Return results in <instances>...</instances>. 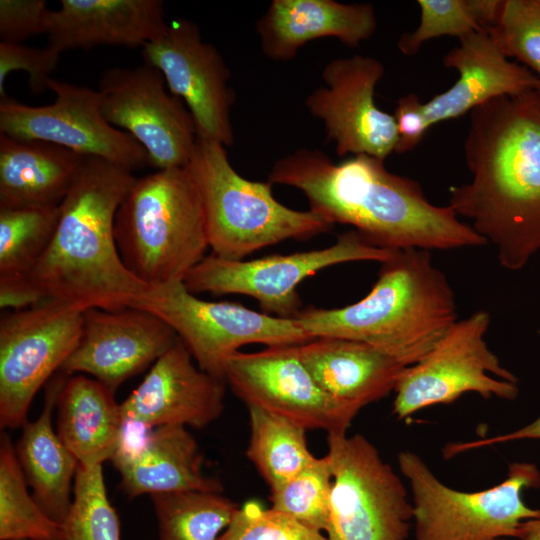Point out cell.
Listing matches in <instances>:
<instances>
[{
    "mask_svg": "<svg viewBox=\"0 0 540 540\" xmlns=\"http://www.w3.org/2000/svg\"><path fill=\"white\" fill-rule=\"evenodd\" d=\"M332 481V468L328 456L315 457L295 477L270 491L271 508L311 529L325 532Z\"/></svg>",
    "mask_w": 540,
    "mask_h": 540,
    "instance_id": "obj_33",
    "label": "cell"
},
{
    "mask_svg": "<svg viewBox=\"0 0 540 540\" xmlns=\"http://www.w3.org/2000/svg\"><path fill=\"white\" fill-rule=\"evenodd\" d=\"M144 64L158 69L170 92L179 97L196 124L197 138L225 147L233 144L230 70L217 48L201 37L196 23L179 18L142 47Z\"/></svg>",
    "mask_w": 540,
    "mask_h": 540,
    "instance_id": "obj_16",
    "label": "cell"
},
{
    "mask_svg": "<svg viewBox=\"0 0 540 540\" xmlns=\"http://www.w3.org/2000/svg\"><path fill=\"white\" fill-rule=\"evenodd\" d=\"M224 380L247 407L327 435L347 433L361 410L325 392L299 359L295 345L239 351L227 362Z\"/></svg>",
    "mask_w": 540,
    "mask_h": 540,
    "instance_id": "obj_15",
    "label": "cell"
},
{
    "mask_svg": "<svg viewBox=\"0 0 540 540\" xmlns=\"http://www.w3.org/2000/svg\"><path fill=\"white\" fill-rule=\"evenodd\" d=\"M517 540H540V518L522 522Z\"/></svg>",
    "mask_w": 540,
    "mask_h": 540,
    "instance_id": "obj_42",
    "label": "cell"
},
{
    "mask_svg": "<svg viewBox=\"0 0 540 540\" xmlns=\"http://www.w3.org/2000/svg\"><path fill=\"white\" fill-rule=\"evenodd\" d=\"M81 309L47 301L0 318V426L22 427L35 394L74 351Z\"/></svg>",
    "mask_w": 540,
    "mask_h": 540,
    "instance_id": "obj_12",
    "label": "cell"
},
{
    "mask_svg": "<svg viewBox=\"0 0 540 540\" xmlns=\"http://www.w3.org/2000/svg\"><path fill=\"white\" fill-rule=\"evenodd\" d=\"M384 65L362 55L337 58L322 71L326 86L305 100L308 111L320 119L327 140L338 156L368 155L385 160L395 151L398 132L394 115L376 106L374 92L384 76Z\"/></svg>",
    "mask_w": 540,
    "mask_h": 540,
    "instance_id": "obj_17",
    "label": "cell"
},
{
    "mask_svg": "<svg viewBox=\"0 0 540 540\" xmlns=\"http://www.w3.org/2000/svg\"><path fill=\"white\" fill-rule=\"evenodd\" d=\"M135 308L164 320L197 366L223 381L227 362L245 345L294 346L313 339L296 318L277 317L227 301L203 300L189 292L184 282L156 288Z\"/></svg>",
    "mask_w": 540,
    "mask_h": 540,
    "instance_id": "obj_9",
    "label": "cell"
},
{
    "mask_svg": "<svg viewBox=\"0 0 540 540\" xmlns=\"http://www.w3.org/2000/svg\"><path fill=\"white\" fill-rule=\"evenodd\" d=\"M250 438L246 455L273 491L291 480L316 456L304 427L260 408L248 407Z\"/></svg>",
    "mask_w": 540,
    "mask_h": 540,
    "instance_id": "obj_28",
    "label": "cell"
},
{
    "mask_svg": "<svg viewBox=\"0 0 540 540\" xmlns=\"http://www.w3.org/2000/svg\"><path fill=\"white\" fill-rule=\"evenodd\" d=\"M218 540H327L292 517L256 501L238 508L231 523Z\"/></svg>",
    "mask_w": 540,
    "mask_h": 540,
    "instance_id": "obj_36",
    "label": "cell"
},
{
    "mask_svg": "<svg viewBox=\"0 0 540 540\" xmlns=\"http://www.w3.org/2000/svg\"><path fill=\"white\" fill-rule=\"evenodd\" d=\"M132 171L85 156L45 254L28 276L46 301L81 309L135 307L156 288L138 280L117 249V210L134 184Z\"/></svg>",
    "mask_w": 540,
    "mask_h": 540,
    "instance_id": "obj_3",
    "label": "cell"
},
{
    "mask_svg": "<svg viewBox=\"0 0 540 540\" xmlns=\"http://www.w3.org/2000/svg\"><path fill=\"white\" fill-rule=\"evenodd\" d=\"M376 28L373 5L335 0H273L256 24L262 53L275 61H289L304 44L324 37L357 47Z\"/></svg>",
    "mask_w": 540,
    "mask_h": 540,
    "instance_id": "obj_22",
    "label": "cell"
},
{
    "mask_svg": "<svg viewBox=\"0 0 540 540\" xmlns=\"http://www.w3.org/2000/svg\"><path fill=\"white\" fill-rule=\"evenodd\" d=\"M151 499L159 540H218L239 508L218 492L161 493Z\"/></svg>",
    "mask_w": 540,
    "mask_h": 540,
    "instance_id": "obj_29",
    "label": "cell"
},
{
    "mask_svg": "<svg viewBox=\"0 0 540 540\" xmlns=\"http://www.w3.org/2000/svg\"><path fill=\"white\" fill-rule=\"evenodd\" d=\"M397 251L371 245L356 230L341 234L329 247L276 254L253 260H227L206 255L186 276L193 293L240 294L254 298L264 313L295 318L301 309L297 287L306 278L337 264L385 262Z\"/></svg>",
    "mask_w": 540,
    "mask_h": 540,
    "instance_id": "obj_11",
    "label": "cell"
},
{
    "mask_svg": "<svg viewBox=\"0 0 540 540\" xmlns=\"http://www.w3.org/2000/svg\"><path fill=\"white\" fill-rule=\"evenodd\" d=\"M162 73L147 64L106 69L99 81L100 110L147 151L157 170L185 167L196 147V124Z\"/></svg>",
    "mask_w": 540,
    "mask_h": 540,
    "instance_id": "obj_14",
    "label": "cell"
},
{
    "mask_svg": "<svg viewBox=\"0 0 540 540\" xmlns=\"http://www.w3.org/2000/svg\"><path fill=\"white\" fill-rule=\"evenodd\" d=\"M50 10L48 45L62 53L98 45L143 47L167 28L161 0H61Z\"/></svg>",
    "mask_w": 540,
    "mask_h": 540,
    "instance_id": "obj_21",
    "label": "cell"
},
{
    "mask_svg": "<svg viewBox=\"0 0 540 540\" xmlns=\"http://www.w3.org/2000/svg\"><path fill=\"white\" fill-rule=\"evenodd\" d=\"M377 281L341 308L302 309L295 317L311 338L368 344L409 367L458 320L455 293L429 251H397L381 263Z\"/></svg>",
    "mask_w": 540,
    "mask_h": 540,
    "instance_id": "obj_4",
    "label": "cell"
},
{
    "mask_svg": "<svg viewBox=\"0 0 540 540\" xmlns=\"http://www.w3.org/2000/svg\"><path fill=\"white\" fill-rule=\"evenodd\" d=\"M52 104L30 106L8 96L0 99V133L40 140L83 156H96L134 171L151 166L144 147L130 134L109 124L100 110L98 90L50 78Z\"/></svg>",
    "mask_w": 540,
    "mask_h": 540,
    "instance_id": "obj_13",
    "label": "cell"
},
{
    "mask_svg": "<svg viewBox=\"0 0 540 540\" xmlns=\"http://www.w3.org/2000/svg\"><path fill=\"white\" fill-rule=\"evenodd\" d=\"M7 434L0 441V540H64L63 527L33 495Z\"/></svg>",
    "mask_w": 540,
    "mask_h": 540,
    "instance_id": "obj_30",
    "label": "cell"
},
{
    "mask_svg": "<svg viewBox=\"0 0 540 540\" xmlns=\"http://www.w3.org/2000/svg\"><path fill=\"white\" fill-rule=\"evenodd\" d=\"M497 540H509V539H506V538H502V539H497Z\"/></svg>",
    "mask_w": 540,
    "mask_h": 540,
    "instance_id": "obj_43",
    "label": "cell"
},
{
    "mask_svg": "<svg viewBox=\"0 0 540 540\" xmlns=\"http://www.w3.org/2000/svg\"><path fill=\"white\" fill-rule=\"evenodd\" d=\"M56 407V432L80 465L96 466L111 460L124 421L113 391L86 375H68Z\"/></svg>",
    "mask_w": 540,
    "mask_h": 540,
    "instance_id": "obj_26",
    "label": "cell"
},
{
    "mask_svg": "<svg viewBox=\"0 0 540 540\" xmlns=\"http://www.w3.org/2000/svg\"><path fill=\"white\" fill-rule=\"evenodd\" d=\"M464 154L472 180L450 189L449 206L494 245L502 267L520 270L540 251V93L472 110Z\"/></svg>",
    "mask_w": 540,
    "mask_h": 540,
    "instance_id": "obj_2",
    "label": "cell"
},
{
    "mask_svg": "<svg viewBox=\"0 0 540 540\" xmlns=\"http://www.w3.org/2000/svg\"><path fill=\"white\" fill-rule=\"evenodd\" d=\"M47 302L28 275L0 277L1 309L18 311Z\"/></svg>",
    "mask_w": 540,
    "mask_h": 540,
    "instance_id": "obj_40",
    "label": "cell"
},
{
    "mask_svg": "<svg viewBox=\"0 0 540 540\" xmlns=\"http://www.w3.org/2000/svg\"><path fill=\"white\" fill-rule=\"evenodd\" d=\"M60 205L0 208V277L28 275L47 251Z\"/></svg>",
    "mask_w": 540,
    "mask_h": 540,
    "instance_id": "obj_31",
    "label": "cell"
},
{
    "mask_svg": "<svg viewBox=\"0 0 540 540\" xmlns=\"http://www.w3.org/2000/svg\"><path fill=\"white\" fill-rule=\"evenodd\" d=\"M193 360L178 339L120 403L123 418L152 428H203L218 419L224 410L226 383L201 370Z\"/></svg>",
    "mask_w": 540,
    "mask_h": 540,
    "instance_id": "obj_19",
    "label": "cell"
},
{
    "mask_svg": "<svg viewBox=\"0 0 540 540\" xmlns=\"http://www.w3.org/2000/svg\"><path fill=\"white\" fill-rule=\"evenodd\" d=\"M64 375L49 384L40 415L22 426L15 446L17 460L33 497L48 516L61 525L72 504V480L79 466L52 427V412L66 379Z\"/></svg>",
    "mask_w": 540,
    "mask_h": 540,
    "instance_id": "obj_27",
    "label": "cell"
},
{
    "mask_svg": "<svg viewBox=\"0 0 540 540\" xmlns=\"http://www.w3.org/2000/svg\"><path fill=\"white\" fill-rule=\"evenodd\" d=\"M60 52L53 47L43 48L26 46L21 43L0 42V99L7 97L5 81L12 71L22 70L28 73L31 91L39 94L47 89V81L57 67Z\"/></svg>",
    "mask_w": 540,
    "mask_h": 540,
    "instance_id": "obj_37",
    "label": "cell"
},
{
    "mask_svg": "<svg viewBox=\"0 0 540 540\" xmlns=\"http://www.w3.org/2000/svg\"><path fill=\"white\" fill-rule=\"evenodd\" d=\"M397 461L410 486L415 540L517 539L522 522L540 518V509L522 497L540 487L533 463L513 462L501 483L465 492L445 485L415 452L401 451Z\"/></svg>",
    "mask_w": 540,
    "mask_h": 540,
    "instance_id": "obj_7",
    "label": "cell"
},
{
    "mask_svg": "<svg viewBox=\"0 0 540 540\" xmlns=\"http://www.w3.org/2000/svg\"><path fill=\"white\" fill-rule=\"evenodd\" d=\"M485 31L536 76L540 93V0H503L497 22Z\"/></svg>",
    "mask_w": 540,
    "mask_h": 540,
    "instance_id": "obj_34",
    "label": "cell"
},
{
    "mask_svg": "<svg viewBox=\"0 0 540 540\" xmlns=\"http://www.w3.org/2000/svg\"><path fill=\"white\" fill-rule=\"evenodd\" d=\"M332 490L327 540H407L413 521L406 488L363 435H327Z\"/></svg>",
    "mask_w": 540,
    "mask_h": 540,
    "instance_id": "obj_8",
    "label": "cell"
},
{
    "mask_svg": "<svg viewBox=\"0 0 540 540\" xmlns=\"http://www.w3.org/2000/svg\"><path fill=\"white\" fill-rule=\"evenodd\" d=\"M114 235L126 268L158 288L184 282L209 248L203 204L185 167L136 178L120 204Z\"/></svg>",
    "mask_w": 540,
    "mask_h": 540,
    "instance_id": "obj_5",
    "label": "cell"
},
{
    "mask_svg": "<svg viewBox=\"0 0 540 540\" xmlns=\"http://www.w3.org/2000/svg\"><path fill=\"white\" fill-rule=\"evenodd\" d=\"M85 156L0 133V208L60 205Z\"/></svg>",
    "mask_w": 540,
    "mask_h": 540,
    "instance_id": "obj_25",
    "label": "cell"
},
{
    "mask_svg": "<svg viewBox=\"0 0 540 540\" xmlns=\"http://www.w3.org/2000/svg\"><path fill=\"white\" fill-rule=\"evenodd\" d=\"M393 115L398 132L395 152L402 154L415 148L429 129L424 103L416 94L409 93L398 100Z\"/></svg>",
    "mask_w": 540,
    "mask_h": 540,
    "instance_id": "obj_39",
    "label": "cell"
},
{
    "mask_svg": "<svg viewBox=\"0 0 540 540\" xmlns=\"http://www.w3.org/2000/svg\"><path fill=\"white\" fill-rule=\"evenodd\" d=\"M202 463L199 446L187 427L166 425L153 428L137 454L113 465L131 498L182 491L222 493L221 482L206 475Z\"/></svg>",
    "mask_w": 540,
    "mask_h": 540,
    "instance_id": "obj_24",
    "label": "cell"
},
{
    "mask_svg": "<svg viewBox=\"0 0 540 540\" xmlns=\"http://www.w3.org/2000/svg\"><path fill=\"white\" fill-rule=\"evenodd\" d=\"M490 320L485 310L457 320L420 361L403 370L394 388L393 414L398 419L452 403L466 393L485 399L518 396V378L485 341Z\"/></svg>",
    "mask_w": 540,
    "mask_h": 540,
    "instance_id": "obj_10",
    "label": "cell"
},
{
    "mask_svg": "<svg viewBox=\"0 0 540 540\" xmlns=\"http://www.w3.org/2000/svg\"><path fill=\"white\" fill-rule=\"evenodd\" d=\"M49 13L43 0H1V42L21 43L32 36L46 34Z\"/></svg>",
    "mask_w": 540,
    "mask_h": 540,
    "instance_id": "obj_38",
    "label": "cell"
},
{
    "mask_svg": "<svg viewBox=\"0 0 540 540\" xmlns=\"http://www.w3.org/2000/svg\"><path fill=\"white\" fill-rule=\"evenodd\" d=\"M420 23L413 32L403 33L397 42L402 54H416L422 44L442 36L461 38L483 30L477 24L468 0H418Z\"/></svg>",
    "mask_w": 540,
    "mask_h": 540,
    "instance_id": "obj_35",
    "label": "cell"
},
{
    "mask_svg": "<svg viewBox=\"0 0 540 540\" xmlns=\"http://www.w3.org/2000/svg\"><path fill=\"white\" fill-rule=\"evenodd\" d=\"M521 440H540V415L530 423L511 432L473 441L450 443L444 447L443 455L445 458H452L474 449Z\"/></svg>",
    "mask_w": 540,
    "mask_h": 540,
    "instance_id": "obj_41",
    "label": "cell"
},
{
    "mask_svg": "<svg viewBox=\"0 0 540 540\" xmlns=\"http://www.w3.org/2000/svg\"><path fill=\"white\" fill-rule=\"evenodd\" d=\"M186 166L200 192L209 247L220 258L244 260L265 247L307 240L333 227L310 209L294 210L277 201L268 181L242 177L219 142L197 138Z\"/></svg>",
    "mask_w": 540,
    "mask_h": 540,
    "instance_id": "obj_6",
    "label": "cell"
},
{
    "mask_svg": "<svg viewBox=\"0 0 540 540\" xmlns=\"http://www.w3.org/2000/svg\"><path fill=\"white\" fill-rule=\"evenodd\" d=\"M62 527L64 540H120L119 519L107 496L102 465L79 464Z\"/></svg>",
    "mask_w": 540,
    "mask_h": 540,
    "instance_id": "obj_32",
    "label": "cell"
},
{
    "mask_svg": "<svg viewBox=\"0 0 540 540\" xmlns=\"http://www.w3.org/2000/svg\"><path fill=\"white\" fill-rule=\"evenodd\" d=\"M446 68L455 69L457 81L446 91L424 103L428 127L471 112L503 96H517L538 89L536 76L510 61L485 31L459 38V45L443 58Z\"/></svg>",
    "mask_w": 540,
    "mask_h": 540,
    "instance_id": "obj_20",
    "label": "cell"
},
{
    "mask_svg": "<svg viewBox=\"0 0 540 540\" xmlns=\"http://www.w3.org/2000/svg\"><path fill=\"white\" fill-rule=\"evenodd\" d=\"M272 185L300 190L310 210L333 225H350L371 245L389 250H449L487 244L448 206L428 201L419 182L387 170L384 160L355 155L334 163L318 149L278 159Z\"/></svg>",
    "mask_w": 540,
    "mask_h": 540,
    "instance_id": "obj_1",
    "label": "cell"
},
{
    "mask_svg": "<svg viewBox=\"0 0 540 540\" xmlns=\"http://www.w3.org/2000/svg\"><path fill=\"white\" fill-rule=\"evenodd\" d=\"M174 330L150 311L88 308L79 341L61 371L90 375L115 393L127 379L154 364L177 341Z\"/></svg>",
    "mask_w": 540,
    "mask_h": 540,
    "instance_id": "obj_18",
    "label": "cell"
},
{
    "mask_svg": "<svg viewBox=\"0 0 540 540\" xmlns=\"http://www.w3.org/2000/svg\"><path fill=\"white\" fill-rule=\"evenodd\" d=\"M295 350L325 392L359 409L394 391L406 368L390 355L348 339L314 338Z\"/></svg>",
    "mask_w": 540,
    "mask_h": 540,
    "instance_id": "obj_23",
    "label": "cell"
}]
</instances>
